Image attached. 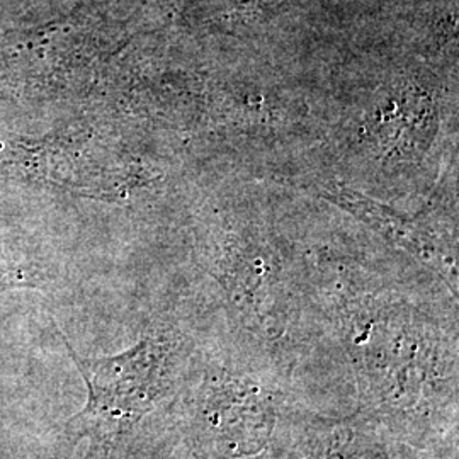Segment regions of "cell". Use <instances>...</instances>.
Returning <instances> with one entry per match:
<instances>
[{
  "mask_svg": "<svg viewBox=\"0 0 459 459\" xmlns=\"http://www.w3.org/2000/svg\"><path fill=\"white\" fill-rule=\"evenodd\" d=\"M66 349L87 386L85 407L66 424L68 437L109 447L130 434L164 394V349L150 339L96 359L81 358L68 342Z\"/></svg>",
  "mask_w": 459,
  "mask_h": 459,
  "instance_id": "obj_1",
  "label": "cell"
}]
</instances>
